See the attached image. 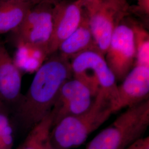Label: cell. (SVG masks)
<instances>
[{
    "mask_svg": "<svg viewBox=\"0 0 149 149\" xmlns=\"http://www.w3.org/2000/svg\"><path fill=\"white\" fill-rule=\"evenodd\" d=\"M71 77L69 59L59 54L44 62L15 107V118L18 126L29 132L51 112L61 87Z\"/></svg>",
    "mask_w": 149,
    "mask_h": 149,
    "instance_id": "1",
    "label": "cell"
},
{
    "mask_svg": "<svg viewBox=\"0 0 149 149\" xmlns=\"http://www.w3.org/2000/svg\"><path fill=\"white\" fill-rule=\"evenodd\" d=\"M116 112L112 101L99 91L87 111L65 118L52 127L51 146L54 149H72L80 146Z\"/></svg>",
    "mask_w": 149,
    "mask_h": 149,
    "instance_id": "2",
    "label": "cell"
},
{
    "mask_svg": "<svg viewBox=\"0 0 149 149\" xmlns=\"http://www.w3.org/2000/svg\"><path fill=\"white\" fill-rule=\"evenodd\" d=\"M149 125V99L127 108L85 149H124L143 137Z\"/></svg>",
    "mask_w": 149,
    "mask_h": 149,
    "instance_id": "3",
    "label": "cell"
},
{
    "mask_svg": "<svg viewBox=\"0 0 149 149\" xmlns=\"http://www.w3.org/2000/svg\"><path fill=\"white\" fill-rule=\"evenodd\" d=\"M71 60L72 77L85 85L95 97L99 91L102 92L118 111L117 81L104 56L96 50H89Z\"/></svg>",
    "mask_w": 149,
    "mask_h": 149,
    "instance_id": "4",
    "label": "cell"
},
{
    "mask_svg": "<svg viewBox=\"0 0 149 149\" xmlns=\"http://www.w3.org/2000/svg\"><path fill=\"white\" fill-rule=\"evenodd\" d=\"M127 8L125 0H97L86 2V11L95 48L103 56L106 53L113 33Z\"/></svg>",
    "mask_w": 149,
    "mask_h": 149,
    "instance_id": "5",
    "label": "cell"
},
{
    "mask_svg": "<svg viewBox=\"0 0 149 149\" xmlns=\"http://www.w3.org/2000/svg\"><path fill=\"white\" fill-rule=\"evenodd\" d=\"M57 2L47 0L33 6L20 26L12 32L15 42L42 49L48 56V47L53 32V10Z\"/></svg>",
    "mask_w": 149,
    "mask_h": 149,
    "instance_id": "6",
    "label": "cell"
},
{
    "mask_svg": "<svg viewBox=\"0 0 149 149\" xmlns=\"http://www.w3.org/2000/svg\"><path fill=\"white\" fill-rule=\"evenodd\" d=\"M106 61L117 81H122L135 63V38L131 26L119 23L113 33Z\"/></svg>",
    "mask_w": 149,
    "mask_h": 149,
    "instance_id": "7",
    "label": "cell"
},
{
    "mask_svg": "<svg viewBox=\"0 0 149 149\" xmlns=\"http://www.w3.org/2000/svg\"><path fill=\"white\" fill-rule=\"evenodd\" d=\"M94 99L88 88L79 80L72 77L66 80L61 87L51 111L53 126L65 118L87 111Z\"/></svg>",
    "mask_w": 149,
    "mask_h": 149,
    "instance_id": "8",
    "label": "cell"
},
{
    "mask_svg": "<svg viewBox=\"0 0 149 149\" xmlns=\"http://www.w3.org/2000/svg\"><path fill=\"white\" fill-rule=\"evenodd\" d=\"M85 1L56 2L53 10V32L48 56L58 51L60 44L80 26L85 12Z\"/></svg>",
    "mask_w": 149,
    "mask_h": 149,
    "instance_id": "9",
    "label": "cell"
},
{
    "mask_svg": "<svg viewBox=\"0 0 149 149\" xmlns=\"http://www.w3.org/2000/svg\"><path fill=\"white\" fill-rule=\"evenodd\" d=\"M118 111L149 99V66L135 65L118 85Z\"/></svg>",
    "mask_w": 149,
    "mask_h": 149,
    "instance_id": "10",
    "label": "cell"
},
{
    "mask_svg": "<svg viewBox=\"0 0 149 149\" xmlns=\"http://www.w3.org/2000/svg\"><path fill=\"white\" fill-rule=\"evenodd\" d=\"M22 72L6 48L0 44V99L16 107L21 98Z\"/></svg>",
    "mask_w": 149,
    "mask_h": 149,
    "instance_id": "11",
    "label": "cell"
},
{
    "mask_svg": "<svg viewBox=\"0 0 149 149\" xmlns=\"http://www.w3.org/2000/svg\"><path fill=\"white\" fill-rule=\"evenodd\" d=\"M89 50H96V48L85 9L80 26L60 44L58 51L60 55L69 60Z\"/></svg>",
    "mask_w": 149,
    "mask_h": 149,
    "instance_id": "12",
    "label": "cell"
},
{
    "mask_svg": "<svg viewBox=\"0 0 149 149\" xmlns=\"http://www.w3.org/2000/svg\"><path fill=\"white\" fill-rule=\"evenodd\" d=\"M34 5L27 2L0 1V35L15 31Z\"/></svg>",
    "mask_w": 149,
    "mask_h": 149,
    "instance_id": "13",
    "label": "cell"
},
{
    "mask_svg": "<svg viewBox=\"0 0 149 149\" xmlns=\"http://www.w3.org/2000/svg\"><path fill=\"white\" fill-rule=\"evenodd\" d=\"M16 45V50L12 59L22 72H36L48 57L42 49L23 42H17Z\"/></svg>",
    "mask_w": 149,
    "mask_h": 149,
    "instance_id": "14",
    "label": "cell"
},
{
    "mask_svg": "<svg viewBox=\"0 0 149 149\" xmlns=\"http://www.w3.org/2000/svg\"><path fill=\"white\" fill-rule=\"evenodd\" d=\"M53 122L50 112L29 131L19 149H47L50 144V134Z\"/></svg>",
    "mask_w": 149,
    "mask_h": 149,
    "instance_id": "15",
    "label": "cell"
},
{
    "mask_svg": "<svg viewBox=\"0 0 149 149\" xmlns=\"http://www.w3.org/2000/svg\"><path fill=\"white\" fill-rule=\"evenodd\" d=\"M131 27L134 34L136 49L135 65L149 66V34L138 24H133Z\"/></svg>",
    "mask_w": 149,
    "mask_h": 149,
    "instance_id": "16",
    "label": "cell"
},
{
    "mask_svg": "<svg viewBox=\"0 0 149 149\" xmlns=\"http://www.w3.org/2000/svg\"><path fill=\"white\" fill-rule=\"evenodd\" d=\"M13 141V129L8 118L3 124L0 133V149H12Z\"/></svg>",
    "mask_w": 149,
    "mask_h": 149,
    "instance_id": "17",
    "label": "cell"
},
{
    "mask_svg": "<svg viewBox=\"0 0 149 149\" xmlns=\"http://www.w3.org/2000/svg\"><path fill=\"white\" fill-rule=\"evenodd\" d=\"M124 149H149V137H141Z\"/></svg>",
    "mask_w": 149,
    "mask_h": 149,
    "instance_id": "18",
    "label": "cell"
},
{
    "mask_svg": "<svg viewBox=\"0 0 149 149\" xmlns=\"http://www.w3.org/2000/svg\"><path fill=\"white\" fill-rule=\"evenodd\" d=\"M138 5L135 10L142 14L149 15V0H138Z\"/></svg>",
    "mask_w": 149,
    "mask_h": 149,
    "instance_id": "19",
    "label": "cell"
},
{
    "mask_svg": "<svg viewBox=\"0 0 149 149\" xmlns=\"http://www.w3.org/2000/svg\"><path fill=\"white\" fill-rule=\"evenodd\" d=\"M2 1V0H0ZM10 1H22V2H31L32 3H33L34 5H37L38 3L42 2L44 1H47V0H10ZM50 1H58V0H50Z\"/></svg>",
    "mask_w": 149,
    "mask_h": 149,
    "instance_id": "20",
    "label": "cell"
},
{
    "mask_svg": "<svg viewBox=\"0 0 149 149\" xmlns=\"http://www.w3.org/2000/svg\"><path fill=\"white\" fill-rule=\"evenodd\" d=\"M3 107H4V104L0 99V112L5 111L3 109Z\"/></svg>",
    "mask_w": 149,
    "mask_h": 149,
    "instance_id": "21",
    "label": "cell"
},
{
    "mask_svg": "<svg viewBox=\"0 0 149 149\" xmlns=\"http://www.w3.org/2000/svg\"><path fill=\"white\" fill-rule=\"evenodd\" d=\"M83 1H85L86 3H89V2H94V1H97V0H83Z\"/></svg>",
    "mask_w": 149,
    "mask_h": 149,
    "instance_id": "22",
    "label": "cell"
},
{
    "mask_svg": "<svg viewBox=\"0 0 149 149\" xmlns=\"http://www.w3.org/2000/svg\"><path fill=\"white\" fill-rule=\"evenodd\" d=\"M47 149H54L51 146V145H50V143L49 144V145H48V147H47Z\"/></svg>",
    "mask_w": 149,
    "mask_h": 149,
    "instance_id": "23",
    "label": "cell"
}]
</instances>
